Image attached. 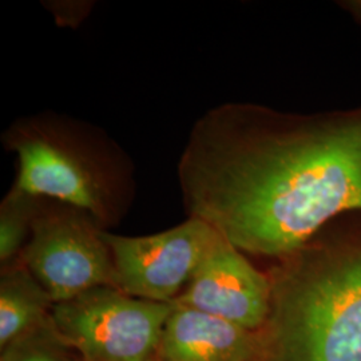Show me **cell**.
<instances>
[{"label": "cell", "instance_id": "6", "mask_svg": "<svg viewBox=\"0 0 361 361\" xmlns=\"http://www.w3.org/2000/svg\"><path fill=\"white\" fill-rule=\"evenodd\" d=\"M219 235L213 226L192 217L152 235L104 232L113 256L116 288L162 304H173L180 297Z\"/></svg>", "mask_w": 361, "mask_h": 361}, {"label": "cell", "instance_id": "12", "mask_svg": "<svg viewBox=\"0 0 361 361\" xmlns=\"http://www.w3.org/2000/svg\"><path fill=\"white\" fill-rule=\"evenodd\" d=\"M343 8L352 13L361 23V0H352V1H343L340 3Z\"/></svg>", "mask_w": 361, "mask_h": 361}, {"label": "cell", "instance_id": "8", "mask_svg": "<svg viewBox=\"0 0 361 361\" xmlns=\"http://www.w3.org/2000/svg\"><path fill=\"white\" fill-rule=\"evenodd\" d=\"M259 332L173 304L154 361H259Z\"/></svg>", "mask_w": 361, "mask_h": 361}, {"label": "cell", "instance_id": "5", "mask_svg": "<svg viewBox=\"0 0 361 361\" xmlns=\"http://www.w3.org/2000/svg\"><path fill=\"white\" fill-rule=\"evenodd\" d=\"M104 232L86 212L39 198L31 234L19 258L55 304L92 288L116 286Z\"/></svg>", "mask_w": 361, "mask_h": 361}, {"label": "cell", "instance_id": "10", "mask_svg": "<svg viewBox=\"0 0 361 361\" xmlns=\"http://www.w3.org/2000/svg\"><path fill=\"white\" fill-rule=\"evenodd\" d=\"M38 197L25 193L13 185L0 205V262L1 267L20 257L28 243Z\"/></svg>", "mask_w": 361, "mask_h": 361}, {"label": "cell", "instance_id": "7", "mask_svg": "<svg viewBox=\"0 0 361 361\" xmlns=\"http://www.w3.org/2000/svg\"><path fill=\"white\" fill-rule=\"evenodd\" d=\"M173 304L259 332L271 313V280L219 234Z\"/></svg>", "mask_w": 361, "mask_h": 361}, {"label": "cell", "instance_id": "1", "mask_svg": "<svg viewBox=\"0 0 361 361\" xmlns=\"http://www.w3.org/2000/svg\"><path fill=\"white\" fill-rule=\"evenodd\" d=\"M185 209L241 252L283 258L361 213V106L313 114L231 102L201 116L178 162Z\"/></svg>", "mask_w": 361, "mask_h": 361}, {"label": "cell", "instance_id": "3", "mask_svg": "<svg viewBox=\"0 0 361 361\" xmlns=\"http://www.w3.org/2000/svg\"><path fill=\"white\" fill-rule=\"evenodd\" d=\"M18 155L15 186L86 212L104 231L134 200V168L102 131L54 113L26 116L3 135Z\"/></svg>", "mask_w": 361, "mask_h": 361}, {"label": "cell", "instance_id": "2", "mask_svg": "<svg viewBox=\"0 0 361 361\" xmlns=\"http://www.w3.org/2000/svg\"><path fill=\"white\" fill-rule=\"evenodd\" d=\"M259 361H361V231L280 258Z\"/></svg>", "mask_w": 361, "mask_h": 361}, {"label": "cell", "instance_id": "11", "mask_svg": "<svg viewBox=\"0 0 361 361\" xmlns=\"http://www.w3.org/2000/svg\"><path fill=\"white\" fill-rule=\"evenodd\" d=\"M0 361H82L52 328L51 320L1 348Z\"/></svg>", "mask_w": 361, "mask_h": 361}, {"label": "cell", "instance_id": "9", "mask_svg": "<svg viewBox=\"0 0 361 361\" xmlns=\"http://www.w3.org/2000/svg\"><path fill=\"white\" fill-rule=\"evenodd\" d=\"M54 301L20 258L1 267L0 348L50 322Z\"/></svg>", "mask_w": 361, "mask_h": 361}, {"label": "cell", "instance_id": "4", "mask_svg": "<svg viewBox=\"0 0 361 361\" xmlns=\"http://www.w3.org/2000/svg\"><path fill=\"white\" fill-rule=\"evenodd\" d=\"M173 304L98 286L54 304L52 328L82 361H154Z\"/></svg>", "mask_w": 361, "mask_h": 361}]
</instances>
